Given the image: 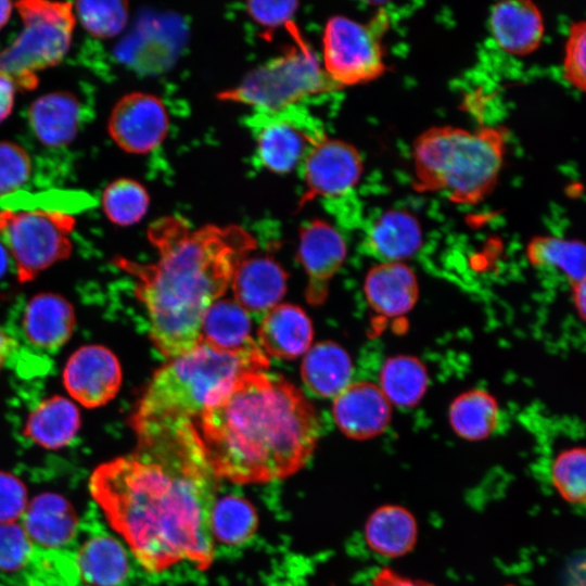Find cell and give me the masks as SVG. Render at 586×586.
<instances>
[{"mask_svg":"<svg viewBox=\"0 0 586 586\" xmlns=\"http://www.w3.org/2000/svg\"><path fill=\"white\" fill-rule=\"evenodd\" d=\"M14 3L8 0H0V30L7 25Z\"/></svg>","mask_w":586,"mask_h":586,"instance_id":"obj_47","label":"cell"},{"mask_svg":"<svg viewBox=\"0 0 586 586\" xmlns=\"http://www.w3.org/2000/svg\"><path fill=\"white\" fill-rule=\"evenodd\" d=\"M75 217L59 209L0 211V239L18 281H30L73 251Z\"/></svg>","mask_w":586,"mask_h":586,"instance_id":"obj_8","label":"cell"},{"mask_svg":"<svg viewBox=\"0 0 586 586\" xmlns=\"http://www.w3.org/2000/svg\"><path fill=\"white\" fill-rule=\"evenodd\" d=\"M80 115V102L67 91L43 94L28 110L33 132L41 143L51 148L63 146L74 140Z\"/></svg>","mask_w":586,"mask_h":586,"instance_id":"obj_23","label":"cell"},{"mask_svg":"<svg viewBox=\"0 0 586 586\" xmlns=\"http://www.w3.org/2000/svg\"><path fill=\"white\" fill-rule=\"evenodd\" d=\"M215 480L205 471L144 455L100 464L89 488L110 525L151 573L180 562L207 570Z\"/></svg>","mask_w":586,"mask_h":586,"instance_id":"obj_1","label":"cell"},{"mask_svg":"<svg viewBox=\"0 0 586 586\" xmlns=\"http://www.w3.org/2000/svg\"><path fill=\"white\" fill-rule=\"evenodd\" d=\"M267 356L257 345L238 353L215 349L204 342L171 358L153 375L130 423L196 419L240 375L266 371Z\"/></svg>","mask_w":586,"mask_h":586,"instance_id":"obj_5","label":"cell"},{"mask_svg":"<svg viewBox=\"0 0 586 586\" xmlns=\"http://www.w3.org/2000/svg\"><path fill=\"white\" fill-rule=\"evenodd\" d=\"M294 41V47L250 72L238 86L218 93V99L276 111L337 89L302 36Z\"/></svg>","mask_w":586,"mask_h":586,"instance_id":"obj_7","label":"cell"},{"mask_svg":"<svg viewBox=\"0 0 586 586\" xmlns=\"http://www.w3.org/2000/svg\"><path fill=\"white\" fill-rule=\"evenodd\" d=\"M489 29L497 46L506 53L526 56L535 52L545 36L540 9L530 0H504L493 5Z\"/></svg>","mask_w":586,"mask_h":586,"instance_id":"obj_17","label":"cell"},{"mask_svg":"<svg viewBox=\"0 0 586 586\" xmlns=\"http://www.w3.org/2000/svg\"><path fill=\"white\" fill-rule=\"evenodd\" d=\"M23 527L34 545L46 549H65L78 527L72 505L61 495L37 496L24 512Z\"/></svg>","mask_w":586,"mask_h":586,"instance_id":"obj_22","label":"cell"},{"mask_svg":"<svg viewBox=\"0 0 586 586\" xmlns=\"http://www.w3.org/2000/svg\"><path fill=\"white\" fill-rule=\"evenodd\" d=\"M585 281L574 284V304L582 317L585 314Z\"/></svg>","mask_w":586,"mask_h":586,"instance_id":"obj_45","label":"cell"},{"mask_svg":"<svg viewBox=\"0 0 586 586\" xmlns=\"http://www.w3.org/2000/svg\"><path fill=\"white\" fill-rule=\"evenodd\" d=\"M562 77L574 89H586V23L575 21L570 25L562 61Z\"/></svg>","mask_w":586,"mask_h":586,"instance_id":"obj_37","label":"cell"},{"mask_svg":"<svg viewBox=\"0 0 586 586\" xmlns=\"http://www.w3.org/2000/svg\"><path fill=\"white\" fill-rule=\"evenodd\" d=\"M31 162L27 152L11 141H0V196L17 191L29 179Z\"/></svg>","mask_w":586,"mask_h":586,"instance_id":"obj_39","label":"cell"},{"mask_svg":"<svg viewBox=\"0 0 586 586\" xmlns=\"http://www.w3.org/2000/svg\"><path fill=\"white\" fill-rule=\"evenodd\" d=\"M422 242L420 221L400 208L386 209L375 217L365 235L366 250L381 263H404L419 252Z\"/></svg>","mask_w":586,"mask_h":586,"instance_id":"obj_19","label":"cell"},{"mask_svg":"<svg viewBox=\"0 0 586 586\" xmlns=\"http://www.w3.org/2000/svg\"><path fill=\"white\" fill-rule=\"evenodd\" d=\"M583 242L553 235L533 238L526 246V257L533 266L555 269L573 284L585 281Z\"/></svg>","mask_w":586,"mask_h":586,"instance_id":"obj_31","label":"cell"},{"mask_svg":"<svg viewBox=\"0 0 586 586\" xmlns=\"http://www.w3.org/2000/svg\"><path fill=\"white\" fill-rule=\"evenodd\" d=\"M193 424L211 475L235 484L294 474L320 434L317 411L304 394L266 371L240 375Z\"/></svg>","mask_w":586,"mask_h":586,"instance_id":"obj_2","label":"cell"},{"mask_svg":"<svg viewBox=\"0 0 586 586\" xmlns=\"http://www.w3.org/2000/svg\"><path fill=\"white\" fill-rule=\"evenodd\" d=\"M12 267V260L9 252L0 239V279L7 273L8 269Z\"/></svg>","mask_w":586,"mask_h":586,"instance_id":"obj_46","label":"cell"},{"mask_svg":"<svg viewBox=\"0 0 586 586\" xmlns=\"http://www.w3.org/2000/svg\"><path fill=\"white\" fill-rule=\"evenodd\" d=\"M80 428V413L76 405L63 397L43 399L29 413L24 434L47 449L68 445Z\"/></svg>","mask_w":586,"mask_h":586,"instance_id":"obj_26","label":"cell"},{"mask_svg":"<svg viewBox=\"0 0 586 586\" xmlns=\"http://www.w3.org/2000/svg\"><path fill=\"white\" fill-rule=\"evenodd\" d=\"M168 112L154 94L131 92L113 107L107 129L113 141L124 151L145 154L155 150L166 138Z\"/></svg>","mask_w":586,"mask_h":586,"instance_id":"obj_12","label":"cell"},{"mask_svg":"<svg viewBox=\"0 0 586 586\" xmlns=\"http://www.w3.org/2000/svg\"><path fill=\"white\" fill-rule=\"evenodd\" d=\"M76 18L93 37L118 35L128 21V3L120 0H82L73 3Z\"/></svg>","mask_w":586,"mask_h":586,"instance_id":"obj_35","label":"cell"},{"mask_svg":"<svg viewBox=\"0 0 586 586\" xmlns=\"http://www.w3.org/2000/svg\"><path fill=\"white\" fill-rule=\"evenodd\" d=\"M22 573V586H85L75 551L67 549L35 547Z\"/></svg>","mask_w":586,"mask_h":586,"instance_id":"obj_32","label":"cell"},{"mask_svg":"<svg viewBox=\"0 0 586 586\" xmlns=\"http://www.w3.org/2000/svg\"><path fill=\"white\" fill-rule=\"evenodd\" d=\"M209 524L213 538L228 545H240L255 533L257 515L247 500L238 496H226L214 502Z\"/></svg>","mask_w":586,"mask_h":586,"instance_id":"obj_33","label":"cell"},{"mask_svg":"<svg viewBox=\"0 0 586 586\" xmlns=\"http://www.w3.org/2000/svg\"><path fill=\"white\" fill-rule=\"evenodd\" d=\"M386 26L387 16L383 11L368 23L344 15L327 21L322 34V68L336 88L367 84L385 73L382 37Z\"/></svg>","mask_w":586,"mask_h":586,"instance_id":"obj_9","label":"cell"},{"mask_svg":"<svg viewBox=\"0 0 586 586\" xmlns=\"http://www.w3.org/2000/svg\"><path fill=\"white\" fill-rule=\"evenodd\" d=\"M346 243L329 222L313 219L300 230L298 258L308 277L306 301L321 305L328 295L329 282L345 260Z\"/></svg>","mask_w":586,"mask_h":586,"instance_id":"obj_14","label":"cell"},{"mask_svg":"<svg viewBox=\"0 0 586 586\" xmlns=\"http://www.w3.org/2000/svg\"><path fill=\"white\" fill-rule=\"evenodd\" d=\"M586 453L583 447L562 450L551 466V481L563 499L582 505L586 495Z\"/></svg>","mask_w":586,"mask_h":586,"instance_id":"obj_36","label":"cell"},{"mask_svg":"<svg viewBox=\"0 0 586 586\" xmlns=\"http://www.w3.org/2000/svg\"><path fill=\"white\" fill-rule=\"evenodd\" d=\"M74 327V308L61 295L40 293L30 297L22 308V340L29 349L42 355L58 353L71 339Z\"/></svg>","mask_w":586,"mask_h":586,"instance_id":"obj_15","label":"cell"},{"mask_svg":"<svg viewBox=\"0 0 586 586\" xmlns=\"http://www.w3.org/2000/svg\"><path fill=\"white\" fill-rule=\"evenodd\" d=\"M245 125L255 142L257 164L279 175L300 168L327 136L322 123L300 104L276 111L254 110Z\"/></svg>","mask_w":586,"mask_h":586,"instance_id":"obj_10","label":"cell"},{"mask_svg":"<svg viewBox=\"0 0 586 586\" xmlns=\"http://www.w3.org/2000/svg\"><path fill=\"white\" fill-rule=\"evenodd\" d=\"M231 284L235 302L249 315L263 318L282 298L286 273L269 257H246L237 267Z\"/></svg>","mask_w":586,"mask_h":586,"instance_id":"obj_18","label":"cell"},{"mask_svg":"<svg viewBox=\"0 0 586 586\" xmlns=\"http://www.w3.org/2000/svg\"><path fill=\"white\" fill-rule=\"evenodd\" d=\"M17 344L13 336L0 328V371L7 360L16 352Z\"/></svg>","mask_w":586,"mask_h":586,"instance_id":"obj_44","label":"cell"},{"mask_svg":"<svg viewBox=\"0 0 586 586\" xmlns=\"http://www.w3.org/2000/svg\"><path fill=\"white\" fill-rule=\"evenodd\" d=\"M313 333L311 321L301 307L279 304L263 317L258 346L266 356L294 359L309 349Z\"/></svg>","mask_w":586,"mask_h":586,"instance_id":"obj_21","label":"cell"},{"mask_svg":"<svg viewBox=\"0 0 586 586\" xmlns=\"http://www.w3.org/2000/svg\"><path fill=\"white\" fill-rule=\"evenodd\" d=\"M246 12L259 26L272 30L285 27L290 33L296 26L293 17L297 11V1H249Z\"/></svg>","mask_w":586,"mask_h":586,"instance_id":"obj_40","label":"cell"},{"mask_svg":"<svg viewBox=\"0 0 586 586\" xmlns=\"http://www.w3.org/2000/svg\"><path fill=\"white\" fill-rule=\"evenodd\" d=\"M298 169L305 184L302 206L318 196L336 198L351 192L362 176L364 161L353 144L326 136Z\"/></svg>","mask_w":586,"mask_h":586,"instance_id":"obj_11","label":"cell"},{"mask_svg":"<svg viewBox=\"0 0 586 586\" xmlns=\"http://www.w3.org/2000/svg\"><path fill=\"white\" fill-rule=\"evenodd\" d=\"M35 545L23 525L15 522L0 523V570L22 571L29 561Z\"/></svg>","mask_w":586,"mask_h":586,"instance_id":"obj_38","label":"cell"},{"mask_svg":"<svg viewBox=\"0 0 586 586\" xmlns=\"http://www.w3.org/2000/svg\"><path fill=\"white\" fill-rule=\"evenodd\" d=\"M430 383L424 364L410 355L387 358L379 374V387L392 406L415 407L423 398Z\"/></svg>","mask_w":586,"mask_h":586,"instance_id":"obj_29","label":"cell"},{"mask_svg":"<svg viewBox=\"0 0 586 586\" xmlns=\"http://www.w3.org/2000/svg\"><path fill=\"white\" fill-rule=\"evenodd\" d=\"M500 420L496 398L484 390L458 395L449 406L448 421L454 432L467 441H481L493 434Z\"/></svg>","mask_w":586,"mask_h":586,"instance_id":"obj_30","label":"cell"},{"mask_svg":"<svg viewBox=\"0 0 586 586\" xmlns=\"http://www.w3.org/2000/svg\"><path fill=\"white\" fill-rule=\"evenodd\" d=\"M332 411L339 429L354 440L382 434L392 419V405L379 385L368 381L351 383L334 397Z\"/></svg>","mask_w":586,"mask_h":586,"instance_id":"obj_16","label":"cell"},{"mask_svg":"<svg viewBox=\"0 0 586 586\" xmlns=\"http://www.w3.org/2000/svg\"><path fill=\"white\" fill-rule=\"evenodd\" d=\"M301 373L304 384L313 394L334 398L352 383L353 364L342 346L323 341L305 353Z\"/></svg>","mask_w":586,"mask_h":586,"instance_id":"obj_24","label":"cell"},{"mask_svg":"<svg viewBox=\"0 0 586 586\" xmlns=\"http://www.w3.org/2000/svg\"><path fill=\"white\" fill-rule=\"evenodd\" d=\"M507 141V129L495 126L469 130L440 125L423 130L412 143L415 189L442 193L461 205L484 201L497 186Z\"/></svg>","mask_w":586,"mask_h":586,"instance_id":"obj_4","label":"cell"},{"mask_svg":"<svg viewBox=\"0 0 586 586\" xmlns=\"http://www.w3.org/2000/svg\"><path fill=\"white\" fill-rule=\"evenodd\" d=\"M250 332L247 311L235 301L217 300L203 317L201 341L221 352L238 353L257 345Z\"/></svg>","mask_w":586,"mask_h":586,"instance_id":"obj_28","label":"cell"},{"mask_svg":"<svg viewBox=\"0 0 586 586\" xmlns=\"http://www.w3.org/2000/svg\"><path fill=\"white\" fill-rule=\"evenodd\" d=\"M368 546L387 558L408 553L416 545L418 525L412 513L398 505H384L369 517L365 526Z\"/></svg>","mask_w":586,"mask_h":586,"instance_id":"obj_27","label":"cell"},{"mask_svg":"<svg viewBox=\"0 0 586 586\" xmlns=\"http://www.w3.org/2000/svg\"><path fill=\"white\" fill-rule=\"evenodd\" d=\"M101 202L106 217L113 224L131 226L146 214L150 196L139 181L119 178L106 186Z\"/></svg>","mask_w":586,"mask_h":586,"instance_id":"obj_34","label":"cell"},{"mask_svg":"<svg viewBox=\"0 0 586 586\" xmlns=\"http://www.w3.org/2000/svg\"><path fill=\"white\" fill-rule=\"evenodd\" d=\"M75 557L85 586H120L128 576L127 552L112 536L89 537L75 551Z\"/></svg>","mask_w":586,"mask_h":586,"instance_id":"obj_25","label":"cell"},{"mask_svg":"<svg viewBox=\"0 0 586 586\" xmlns=\"http://www.w3.org/2000/svg\"><path fill=\"white\" fill-rule=\"evenodd\" d=\"M26 504L23 483L12 474L0 472V523L14 522L23 515Z\"/></svg>","mask_w":586,"mask_h":586,"instance_id":"obj_41","label":"cell"},{"mask_svg":"<svg viewBox=\"0 0 586 586\" xmlns=\"http://www.w3.org/2000/svg\"><path fill=\"white\" fill-rule=\"evenodd\" d=\"M371 586H434L428 582L410 578L398 572L384 568L375 573Z\"/></svg>","mask_w":586,"mask_h":586,"instance_id":"obj_42","label":"cell"},{"mask_svg":"<svg viewBox=\"0 0 586 586\" xmlns=\"http://www.w3.org/2000/svg\"><path fill=\"white\" fill-rule=\"evenodd\" d=\"M16 91L14 81L0 71V124L12 112Z\"/></svg>","mask_w":586,"mask_h":586,"instance_id":"obj_43","label":"cell"},{"mask_svg":"<svg viewBox=\"0 0 586 586\" xmlns=\"http://www.w3.org/2000/svg\"><path fill=\"white\" fill-rule=\"evenodd\" d=\"M122 368L115 354L101 345L78 348L67 360L63 383L73 399L86 408L104 406L122 384Z\"/></svg>","mask_w":586,"mask_h":586,"instance_id":"obj_13","label":"cell"},{"mask_svg":"<svg viewBox=\"0 0 586 586\" xmlns=\"http://www.w3.org/2000/svg\"><path fill=\"white\" fill-rule=\"evenodd\" d=\"M148 238L158 253L155 263L117 257L114 264L136 278L150 340L171 359L200 343L205 313L227 291L237 267L257 243L240 226L193 228L179 216L153 221Z\"/></svg>","mask_w":586,"mask_h":586,"instance_id":"obj_3","label":"cell"},{"mask_svg":"<svg viewBox=\"0 0 586 586\" xmlns=\"http://www.w3.org/2000/svg\"><path fill=\"white\" fill-rule=\"evenodd\" d=\"M365 296L369 306L386 317L409 313L419 297V283L415 271L405 263H380L365 279Z\"/></svg>","mask_w":586,"mask_h":586,"instance_id":"obj_20","label":"cell"},{"mask_svg":"<svg viewBox=\"0 0 586 586\" xmlns=\"http://www.w3.org/2000/svg\"><path fill=\"white\" fill-rule=\"evenodd\" d=\"M23 28L0 51V71L20 90L38 85V72L59 64L69 50L76 24L73 2L22 0L14 3Z\"/></svg>","mask_w":586,"mask_h":586,"instance_id":"obj_6","label":"cell"}]
</instances>
